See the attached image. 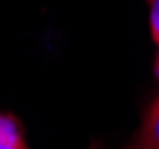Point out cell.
Segmentation results:
<instances>
[{
	"label": "cell",
	"mask_w": 159,
	"mask_h": 149,
	"mask_svg": "<svg viewBox=\"0 0 159 149\" xmlns=\"http://www.w3.org/2000/svg\"><path fill=\"white\" fill-rule=\"evenodd\" d=\"M150 2V31H152V40L159 47V0H147Z\"/></svg>",
	"instance_id": "3"
},
{
	"label": "cell",
	"mask_w": 159,
	"mask_h": 149,
	"mask_svg": "<svg viewBox=\"0 0 159 149\" xmlns=\"http://www.w3.org/2000/svg\"><path fill=\"white\" fill-rule=\"evenodd\" d=\"M0 149H29L19 123L10 114H0Z\"/></svg>",
	"instance_id": "2"
},
{
	"label": "cell",
	"mask_w": 159,
	"mask_h": 149,
	"mask_svg": "<svg viewBox=\"0 0 159 149\" xmlns=\"http://www.w3.org/2000/svg\"><path fill=\"white\" fill-rule=\"evenodd\" d=\"M135 149H159V97L147 109V116L135 140Z\"/></svg>",
	"instance_id": "1"
},
{
	"label": "cell",
	"mask_w": 159,
	"mask_h": 149,
	"mask_svg": "<svg viewBox=\"0 0 159 149\" xmlns=\"http://www.w3.org/2000/svg\"><path fill=\"white\" fill-rule=\"evenodd\" d=\"M154 69H157V76H159V55H157V64H154Z\"/></svg>",
	"instance_id": "4"
}]
</instances>
